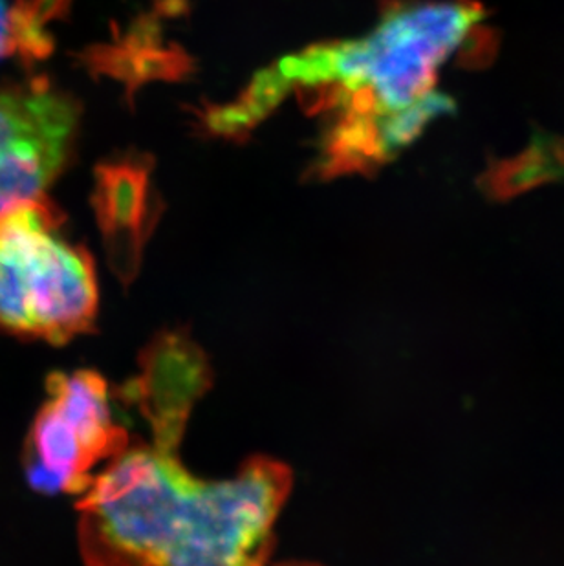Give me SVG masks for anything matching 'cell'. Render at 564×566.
<instances>
[{"label": "cell", "mask_w": 564, "mask_h": 566, "mask_svg": "<svg viewBox=\"0 0 564 566\" xmlns=\"http://www.w3.org/2000/svg\"><path fill=\"white\" fill-rule=\"evenodd\" d=\"M96 209L108 262L128 283L136 277L156 220L147 164L128 158L103 166L97 172Z\"/></svg>", "instance_id": "7"}, {"label": "cell", "mask_w": 564, "mask_h": 566, "mask_svg": "<svg viewBox=\"0 0 564 566\" xmlns=\"http://www.w3.org/2000/svg\"><path fill=\"white\" fill-rule=\"evenodd\" d=\"M282 566H310V565H282Z\"/></svg>", "instance_id": "8"}, {"label": "cell", "mask_w": 564, "mask_h": 566, "mask_svg": "<svg viewBox=\"0 0 564 566\" xmlns=\"http://www.w3.org/2000/svg\"><path fill=\"white\" fill-rule=\"evenodd\" d=\"M292 482L268 457L203 481L176 451L125 448L77 504L81 556L85 566H264Z\"/></svg>", "instance_id": "2"}, {"label": "cell", "mask_w": 564, "mask_h": 566, "mask_svg": "<svg viewBox=\"0 0 564 566\" xmlns=\"http://www.w3.org/2000/svg\"><path fill=\"white\" fill-rule=\"evenodd\" d=\"M211 381L208 359L180 332H164L142 356V375L128 396L153 429L156 448L176 451L195 401Z\"/></svg>", "instance_id": "6"}, {"label": "cell", "mask_w": 564, "mask_h": 566, "mask_svg": "<svg viewBox=\"0 0 564 566\" xmlns=\"http://www.w3.org/2000/svg\"><path fill=\"white\" fill-rule=\"evenodd\" d=\"M61 222L44 195L0 214L2 331L61 345L94 325V262L61 235Z\"/></svg>", "instance_id": "3"}, {"label": "cell", "mask_w": 564, "mask_h": 566, "mask_svg": "<svg viewBox=\"0 0 564 566\" xmlns=\"http://www.w3.org/2000/svg\"><path fill=\"white\" fill-rule=\"evenodd\" d=\"M80 111L46 81L0 86V214L43 197L74 144Z\"/></svg>", "instance_id": "5"}, {"label": "cell", "mask_w": 564, "mask_h": 566, "mask_svg": "<svg viewBox=\"0 0 564 566\" xmlns=\"http://www.w3.org/2000/svg\"><path fill=\"white\" fill-rule=\"evenodd\" d=\"M46 401L27 443L28 481L43 493H85L91 471L127 448L108 401L107 381L94 370L50 376Z\"/></svg>", "instance_id": "4"}, {"label": "cell", "mask_w": 564, "mask_h": 566, "mask_svg": "<svg viewBox=\"0 0 564 566\" xmlns=\"http://www.w3.org/2000/svg\"><path fill=\"white\" fill-rule=\"evenodd\" d=\"M482 19L484 10L468 0L396 4L365 38L288 55L209 119L219 134H239L297 94L309 113L325 118L315 175L368 172L395 156L393 118L435 92L442 64Z\"/></svg>", "instance_id": "1"}]
</instances>
